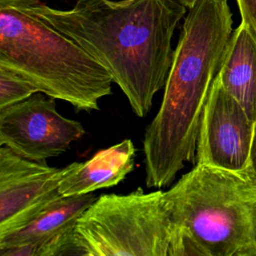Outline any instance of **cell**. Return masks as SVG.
Listing matches in <instances>:
<instances>
[{
    "mask_svg": "<svg viewBox=\"0 0 256 256\" xmlns=\"http://www.w3.org/2000/svg\"><path fill=\"white\" fill-rule=\"evenodd\" d=\"M187 7L179 0H78L69 10L46 4L19 10L79 44L111 75L133 112L146 117L165 87L172 39Z\"/></svg>",
    "mask_w": 256,
    "mask_h": 256,
    "instance_id": "obj_1",
    "label": "cell"
},
{
    "mask_svg": "<svg viewBox=\"0 0 256 256\" xmlns=\"http://www.w3.org/2000/svg\"><path fill=\"white\" fill-rule=\"evenodd\" d=\"M232 33L228 0H198L188 9L161 106L144 133L148 188L171 186L196 162L202 114Z\"/></svg>",
    "mask_w": 256,
    "mask_h": 256,
    "instance_id": "obj_2",
    "label": "cell"
},
{
    "mask_svg": "<svg viewBox=\"0 0 256 256\" xmlns=\"http://www.w3.org/2000/svg\"><path fill=\"white\" fill-rule=\"evenodd\" d=\"M175 224L170 256H256V179L195 164L165 192Z\"/></svg>",
    "mask_w": 256,
    "mask_h": 256,
    "instance_id": "obj_3",
    "label": "cell"
},
{
    "mask_svg": "<svg viewBox=\"0 0 256 256\" xmlns=\"http://www.w3.org/2000/svg\"><path fill=\"white\" fill-rule=\"evenodd\" d=\"M0 67L77 111H99L100 100L112 94L111 75L88 52L19 10L0 9Z\"/></svg>",
    "mask_w": 256,
    "mask_h": 256,
    "instance_id": "obj_4",
    "label": "cell"
},
{
    "mask_svg": "<svg viewBox=\"0 0 256 256\" xmlns=\"http://www.w3.org/2000/svg\"><path fill=\"white\" fill-rule=\"evenodd\" d=\"M175 224L165 192L103 194L73 231L77 255L170 256Z\"/></svg>",
    "mask_w": 256,
    "mask_h": 256,
    "instance_id": "obj_5",
    "label": "cell"
},
{
    "mask_svg": "<svg viewBox=\"0 0 256 256\" xmlns=\"http://www.w3.org/2000/svg\"><path fill=\"white\" fill-rule=\"evenodd\" d=\"M46 96L38 92L0 109V146L30 160L46 161L65 153L85 135L83 125L63 117L55 99Z\"/></svg>",
    "mask_w": 256,
    "mask_h": 256,
    "instance_id": "obj_6",
    "label": "cell"
},
{
    "mask_svg": "<svg viewBox=\"0 0 256 256\" xmlns=\"http://www.w3.org/2000/svg\"><path fill=\"white\" fill-rule=\"evenodd\" d=\"M73 165L51 167L46 161L30 160L1 146L0 238L24 228L62 198L60 183Z\"/></svg>",
    "mask_w": 256,
    "mask_h": 256,
    "instance_id": "obj_7",
    "label": "cell"
},
{
    "mask_svg": "<svg viewBox=\"0 0 256 256\" xmlns=\"http://www.w3.org/2000/svg\"><path fill=\"white\" fill-rule=\"evenodd\" d=\"M254 123L216 76L201 118L195 164L248 172Z\"/></svg>",
    "mask_w": 256,
    "mask_h": 256,
    "instance_id": "obj_8",
    "label": "cell"
},
{
    "mask_svg": "<svg viewBox=\"0 0 256 256\" xmlns=\"http://www.w3.org/2000/svg\"><path fill=\"white\" fill-rule=\"evenodd\" d=\"M135 158L136 149L131 139L100 150L86 162H74L63 177L59 192L68 197L117 186L134 170Z\"/></svg>",
    "mask_w": 256,
    "mask_h": 256,
    "instance_id": "obj_9",
    "label": "cell"
},
{
    "mask_svg": "<svg viewBox=\"0 0 256 256\" xmlns=\"http://www.w3.org/2000/svg\"><path fill=\"white\" fill-rule=\"evenodd\" d=\"M222 86L256 121V36L241 24L233 30L217 74Z\"/></svg>",
    "mask_w": 256,
    "mask_h": 256,
    "instance_id": "obj_10",
    "label": "cell"
},
{
    "mask_svg": "<svg viewBox=\"0 0 256 256\" xmlns=\"http://www.w3.org/2000/svg\"><path fill=\"white\" fill-rule=\"evenodd\" d=\"M93 193L62 197L24 228L0 238V253L21 246H35L74 229L79 217L96 201Z\"/></svg>",
    "mask_w": 256,
    "mask_h": 256,
    "instance_id": "obj_11",
    "label": "cell"
},
{
    "mask_svg": "<svg viewBox=\"0 0 256 256\" xmlns=\"http://www.w3.org/2000/svg\"><path fill=\"white\" fill-rule=\"evenodd\" d=\"M38 91L14 72L0 67V109L28 99Z\"/></svg>",
    "mask_w": 256,
    "mask_h": 256,
    "instance_id": "obj_12",
    "label": "cell"
},
{
    "mask_svg": "<svg viewBox=\"0 0 256 256\" xmlns=\"http://www.w3.org/2000/svg\"><path fill=\"white\" fill-rule=\"evenodd\" d=\"M242 22L256 36V0H237Z\"/></svg>",
    "mask_w": 256,
    "mask_h": 256,
    "instance_id": "obj_13",
    "label": "cell"
},
{
    "mask_svg": "<svg viewBox=\"0 0 256 256\" xmlns=\"http://www.w3.org/2000/svg\"><path fill=\"white\" fill-rule=\"evenodd\" d=\"M42 0H0V9L23 10L25 8L37 6Z\"/></svg>",
    "mask_w": 256,
    "mask_h": 256,
    "instance_id": "obj_14",
    "label": "cell"
},
{
    "mask_svg": "<svg viewBox=\"0 0 256 256\" xmlns=\"http://www.w3.org/2000/svg\"><path fill=\"white\" fill-rule=\"evenodd\" d=\"M248 173L256 179V121L254 123V132H253V138H252V144H251V150H250Z\"/></svg>",
    "mask_w": 256,
    "mask_h": 256,
    "instance_id": "obj_15",
    "label": "cell"
},
{
    "mask_svg": "<svg viewBox=\"0 0 256 256\" xmlns=\"http://www.w3.org/2000/svg\"><path fill=\"white\" fill-rule=\"evenodd\" d=\"M197 1H198V0H179V2H180L181 4H183L184 6H186L188 9L191 8V7H193Z\"/></svg>",
    "mask_w": 256,
    "mask_h": 256,
    "instance_id": "obj_16",
    "label": "cell"
}]
</instances>
